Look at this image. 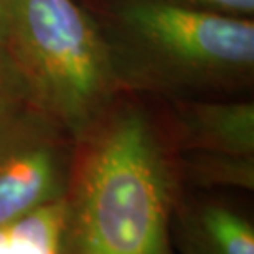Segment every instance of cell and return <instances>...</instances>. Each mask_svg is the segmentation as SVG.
I'll list each match as a JSON object with an SVG mask.
<instances>
[{
	"label": "cell",
	"mask_w": 254,
	"mask_h": 254,
	"mask_svg": "<svg viewBox=\"0 0 254 254\" xmlns=\"http://www.w3.org/2000/svg\"><path fill=\"white\" fill-rule=\"evenodd\" d=\"M69 198V254H174V179L149 119L94 124Z\"/></svg>",
	"instance_id": "obj_1"
},
{
	"label": "cell",
	"mask_w": 254,
	"mask_h": 254,
	"mask_svg": "<svg viewBox=\"0 0 254 254\" xmlns=\"http://www.w3.org/2000/svg\"><path fill=\"white\" fill-rule=\"evenodd\" d=\"M5 42L32 104L73 139L98 124L114 88L108 45L74 0H10Z\"/></svg>",
	"instance_id": "obj_2"
},
{
	"label": "cell",
	"mask_w": 254,
	"mask_h": 254,
	"mask_svg": "<svg viewBox=\"0 0 254 254\" xmlns=\"http://www.w3.org/2000/svg\"><path fill=\"white\" fill-rule=\"evenodd\" d=\"M124 28L152 62L180 78L220 81L254 64V23L172 0H127Z\"/></svg>",
	"instance_id": "obj_3"
},
{
	"label": "cell",
	"mask_w": 254,
	"mask_h": 254,
	"mask_svg": "<svg viewBox=\"0 0 254 254\" xmlns=\"http://www.w3.org/2000/svg\"><path fill=\"white\" fill-rule=\"evenodd\" d=\"M68 137L33 104L0 130V225L68 196Z\"/></svg>",
	"instance_id": "obj_4"
},
{
	"label": "cell",
	"mask_w": 254,
	"mask_h": 254,
	"mask_svg": "<svg viewBox=\"0 0 254 254\" xmlns=\"http://www.w3.org/2000/svg\"><path fill=\"white\" fill-rule=\"evenodd\" d=\"M180 137L191 152L254 155L253 103H191L179 113Z\"/></svg>",
	"instance_id": "obj_5"
},
{
	"label": "cell",
	"mask_w": 254,
	"mask_h": 254,
	"mask_svg": "<svg viewBox=\"0 0 254 254\" xmlns=\"http://www.w3.org/2000/svg\"><path fill=\"white\" fill-rule=\"evenodd\" d=\"M172 228L182 254H254L253 223L220 203L179 213Z\"/></svg>",
	"instance_id": "obj_6"
},
{
	"label": "cell",
	"mask_w": 254,
	"mask_h": 254,
	"mask_svg": "<svg viewBox=\"0 0 254 254\" xmlns=\"http://www.w3.org/2000/svg\"><path fill=\"white\" fill-rule=\"evenodd\" d=\"M68 196L2 223L0 254H69Z\"/></svg>",
	"instance_id": "obj_7"
},
{
	"label": "cell",
	"mask_w": 254,
	"mask_h": 254,
	"mask_svg": "<svg viewBox=\"0 0 254 254\" xmlns=\"http://www.w3.org/2000/svg\"><path fill=\"white\" fill-rule=\"evenodd\" d=\"M189 177L201 187H231L253 190L254 155L193 152L187 162Z\"/></svg>",
	"instance_id": "obj_8"
},
{
	"label": "cell",
	"mask_w": 254,
	"mask_h": 254,
	"mask_svg": "<svg viewBox=\"0 0 254 254\" xmlns=\"http://www.w3.org/2000/svg\"><path fill=\"white\" fill-rule=\"evenodd\" d=\"M30 104L28 86L7 42L0 35V130Z\"/></svg>",
	"instance_id": "obj_9"
},
{
	"label": "cell",
	"mask_w": 254,
	"mask_h": 254,
	"mask_svg": "<svg viewBox=\"0 0 254 254\" xmlns=\"http://www.w3.org/2000/svg\"><path fill=\"white\" fill-rule=\"evenodd\" d=\"M174 2L208 12L233 15V17H248L254 12V0H174Z\"/></svg>",
	"instance_id": "obj_10"
},
{
	"label": "cell",
	"mask_w": 254,
	"mask_h": 254,
	"mask_svg": "<svg viewBox=\"0 0 254 254\" xmlns=\"http://www.w3.org/2000/svg\"><path fill=\"white\" fill-rule=\"evenodd\" d=\"M10 0H0V35H5V23H7V13H8Z\"/></svg>",
	"instance_id": "obj_11"
}]
</instances>
